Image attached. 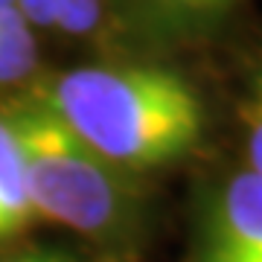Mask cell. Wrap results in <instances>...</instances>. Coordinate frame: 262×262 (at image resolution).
<instances>
[{"mask_svg": "<svg viewBox=\"0 0 262 262\" xmlns=\"http://www.w3.org/2000/svg\"><path fill=\"white\" fill-rule=\"evenodd\" d=\"M38 64L32 27L24 15L0 20V84L27 79Z\"/></svg>", "mask_w": 262, "mask_h": 262, "instance_id": "5", "label": "cell"}, {"mask_svg": "<svg viewBox=\"0 0 262 262\" xmlns=\"http://www.w3.org/2000/svg\"><path fill=\"white\" fill-rule=\"evenodd\" d=\"M6 262H73V259H67L61 253H27V256H15V259Z\"/></svg>", "mask_w": 262, "mask_h": 262, "instance_id": "10", "label": "cell"}, {"mask_svg": "<svg viewBox=\"0 0 262 262\" xmlns=\"http://www.w3.org/2000/svg\"><path fill=\"white\" fill-rule=\"evenodd\" d=\"M163 3L181 12H222L233 0H163Z\"/></svg>", "mask_w": 262, "mask_h": 262, "instance_id": "9", "label": "cell"}, {"mask_svg": "<svg viewBox=\"0 0 262 262\" xmlns=\"http://www.w3.org/2000/svg\"><path fill=\"white\" fill-rule=\"evenodd\" d=\"M99 24V0H56V27L70 35H84Z\"/></svg>", "mask_w": 262, "mask_h": 262, "instance_id": "7", "label": "cell"}, {"mask_svg": "<svg viewBox=\"0 0 262 262\" xmlns=\"http://www.w3.org/2000/svg\"><path fill=\"white\" fill-rule=\"evenodd\" d=\"M198 262H262V175L245 169L207 210Z\"/></svg>", "mask_w": 262, "mask_h": 262, "instance_id": "3", "label": "cell"}, {"mask_svg": "<svg viewBox=\"0 0 262 262\" xmlns=\"http://www.w3.org/2000/svg\"><path fill=\"white\" fill-rule=\"evenodd\" d=\"M35 96L117 169L172 163L204 131L195 88L166 67H82L61 73Z\"/></svg>", "mask_w": 262, "mask_h": 262, "instance_id": "1", "label": "cell"}, {"mask_svg": "<svg viewBox=\"0 0 262 262\" xmlns=\"http://www.w3.org/2000/svg\"><path fill=\"white\" fill-rule=\"evenodd\" d=\"M239 120H242L245 149H248V163H251L248 169L262 175V67L248 82V91L239 102Z\"/></svg>", "mask_w": 262, "mask_h": 262, "instance_id": "6", "label": "cell"}, {"mask_svg": "<svg viewBox=\"0 0 262 262\" xmlns=\"http://www.w3.org/2000/svg\"><path fill=\"white\" fill-rule=\"evenodd\" d=\"M29 27H56V0H18Z\"/></svg>", "mask_w": 262, "mask_h": 262, "instance_id": "8", "label": "cell"}, {"mask_svg": "<svg viewBox=\"0 0 262 262\" xmlns=\"http://www.w3.org/2000/svg\"><path fill=\"white\" fill-rule=\"evenodd\" d=\"M32 222H35V213L29 204L18 140L6 117L0 114V239L24 233Z\"/></svg>", "mask_w": 262, "mask_h": 262, "instance_id": "4", "label": "cell"}, {"mask_svg": "<svg viewBox=\"0 0 262 262\" xmlns=\"http://www.w3.org/2000/svg\"><path fill=\"white\" fill-rule=\"evenodd\" d=\"M18 140L24 178L35 219H50L79 233H105L128 210L120 169L102 160L38 96L3 114Z\"/></svg>", "mask_w": 262, "mask_h": 262, "instance_id": "2", "label": "cell"}, {"mask_svg": "<svg viewBox=\"0 0 262 262\" xmlns=\"http://www.w3.org/2000/svg\"><path fill=\"white\" fill-rule=\"evenodd\" d=\"M15 15H20V9H18V0H0V20L15 18Z\"/></svg>", "mask_w": 262, "mask_h": 262, "instance_id": "11", "label": "cell"}]
</instances>
